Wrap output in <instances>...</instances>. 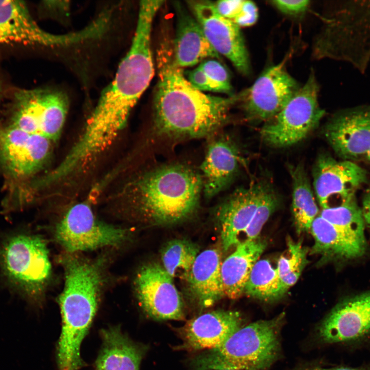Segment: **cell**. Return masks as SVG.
I'll return each mask as SVG.
<instances>
[{
  "label": "cell",
  "instance_id": "6da1fadb",
  "mask_svg": "<svg viewBox=\"0 0 370 370\" xmlns=\"http://www.w3.org/2000/svg\"><path fill=\"white\" fill-rule=\"evenodd\" d=\"M156 52L158 80L154 96V125L160 135L199 138L212 135L226 123L239 96L206 94L194 87L177 66L172 41L164 32Z\"/></svg>",
  "mask_w": 370,
  "mask_h": 370
},
{
  "label": "cell",
  "instance_id": "7a4b0ae2",
  "mask_svg": "<svg viewBox=\"0 0 370 370\" xmlns=\"http://www.w3.org/2000/svg\"><path fill=\"white\" fill-rule=\"evenodd\" d=\"M152 27L147 19L137 21L128 51L86 121L82 138L94 149L104 150L111 145L154 75Z\"/></svg>",
  "mask_w": 370,
  "mask_h": 370
},
{
  "label": "cell",
  "instance_id": "3957f363",
  "mask_svg": "<svg viewBox=\"0 0 370 370\" xmlns=\"http://www.w3.org/2000/svg\"><path fill=\"white\" fill-rule=\"evenodd\" d=\"M202 190L200 174L180 164L154 169L132 184L131 195L139 211L161 224L180 221L197 209Z\"/></svg>",
  "mask_w": 370,
  "mask_h": 370
},
{
  "label": "cell",
  "instance_id": "277c9868",
  "mask_svg": "<svg viewBox=\"0 0 370 370\" xmlns=\"http://www.w3.org/2000/svg\"><path fill=\"white\" fill-rule=\"evenodd\" d=\"M284 315L241 327L218 347L191 361L194 370H264L278 358Z\"/></svg>",
  "mask_w": 370,
  "mask_h": 370
},
{
  "label": "cell",
  "instance_id": "5b68a950",
  "mask_svg": "<svg viewBox=\"0 0 370 370\" xmlns=\"http://www.w3.org/2000/svg\"><path fill=\"white\" fill-rule=\"evenodd\" d=\"M313 53L350 64L362 73L370 63V1L334 5L316 38Z\"/></svg>",
  "mask_w": 370,
  "mask_h": 370
},
{
  "label": "cell",
  "instance_id": "8992f818",
  "mask_svg": "<svg viewBox=\"0 0 370 370\" xmlns=\"http://www.w3.org/2000/svg\"><path fill=\"white\" fill-rule=\"evenodd\" d=\"M0 271L12 290L40 306L51 273L45 240L21 231L7 235L0 242Z\"/></svg>",
  "mask_w": 370,
  "mask_h": 370
},
{
  "label": "cell",
  "instance_id": "52a82bcc",
  "mask_svg": "<svg viewBox=\"0 0 370 370\" xmlns=\"http://www.w3.org/2000/svg\"><path fill=\"white\" fill-rule=\"evenodd\" d=\"M319 90L311 70L305 84L286 105L263 126L260 134L263 141L270 146L282 148L306 138L317 127L325 113L319 104Z\"/></svg>",
  "mask_w": 370,
  "mask_h": 370
},
{
  "label": "cell",
  "instance_id": "ba28073f",
  "mask_svg": "<svg viewBox=\"0 0 370 370\" xmlns=\"http://www.w3.org/2000/svg\"><path fill=\"white\" fill-rule=\"evenodd\" d=\"M127 237L126 230L99 220L85 201L70 207L55 230L57 241L70 253L120 245Z\"/></svg>",
  "mask_w": 370,
  "mask_h": 370
},
{
  "label": "cell",
  "instance_id": "9c48e42d",
  "mask_svg": "<svg viewBox=\"0 0 370 370\" xmlns=\"http://www.w3.org/2000/svg\"><path fill=\"white\" fill-rule=\"evenodd\" d=\"M91 38L89 30L52 34L39 26L23 1H0V44H22L49 48L66 47Z\"/></svg>",
  "mask_w": 370,
  "mask_h": 370
},
{
  "label": "cell",
  "instance_id": "30bf717a",
  "mask_svg": "<svg viewBox=\"0 0 370 370\" xmlns=\"http://www.w3.org/2000/svg\"><path fill=\"white\" fill-rule=\"evenodd\" d=\"M301 87L286 70L285 62L265 70L239 95L247 119L267 121L277 115Z\"/></svg>",
  "mask_w": 370,
  "mask_h": 370
},
{
  "label": "cell",
  "instance_id": "8fae6325",
  "mask_svg": "<svg viewBox=\"0 0 370 370\" xmlns=\"http://www.w3.org/2000/svg\"><path fill=\"white\" fill-rule=\"evenodd\" d=\"M313 187L322 209L338 207L355 197L367 181V173L352 161H337L321 154L313 170Z\"/></svg>",
  "mask_w": 370,
  "mask_h": 370
},
{
  "label": "cell",
  "instance_id": "7c38bea8",
  "mask_svg": "<svg viewBox=\"0 0 370 370\" xmlns=\"http://www.w3.org/2000/svg\"><path fill=\"white\" fill-rule=\"evenodd\" d=\"M194 17L218 53L227 58L242 74L250 72L248 52L240 27L221 16L210 1H188Z\"/></svg>",
  "mask_w": 370,
  "mask_h": 370
},
{
  "label": "cell",
  "instance_id": "4fadbf2b",
  "mask_svg": "<svg viewBox=\"0 0 370 370\" xmlns=\"http://www.w3.org/2000/svg\"><path fill=\"white\" fill-rule=\"evenodd\" d=\"M135 285L139 303L150 317L158 320L183 319L181 298L162 266L155 263L144 265L137 274Z\"/></svg>",
  "mask_w": 370,
  "mask_h": 370
},
{
  "label": "cell",
  "instance_id": "5bb4252c",
  "mask_svg": "<svg viewBox=\"0 0 370 370\" xmlns=\"http://www.w3.org/2000/svg\"><path fill=\"white\" fill-rule=\"evenodd\" d=\"M51 141L10 125L0 131V161L13 177H27L45 163L50 152Z\"/></svg>",
  "mask_w": 370,
  "mask_h": 370
},
{
  "label": "cell",
  "instance_id": "9a60e30c",
  "mask_svg": "<svg viewBox=\"0 0 370 370\" xmlns=\"http://www.w3.org/2000/svg\"><path fill=\"white\" fill-rule=\"evenodd\" d=\"M325 136L335 153L344 160L366 157L370 149V105L340 111L325 127Z\"/></svg>",
  "mask_w": 370,
  "mask_h": 370
},
{
  "label": "cell",
  "instance_id": "2e32d148",
  "mask_svg": "<svg viewBox=\"0 0 370 370\" xmlns=\"http://www.w3.org/2000/svg\"><path fill=\"white\" fill-rule=\"evenodd\" d=\"M325 342L352 341L370 334V291L338 304L318 329Z\"/></svg>",
  "mask_w": 370,
  "mask_h": 370
},
{
  "label": "cell",
  "instance_id": "e0dca14e",
  "mask_svg": "<svg viewBox=\"0 0 370 370\" xmlns=\"http://www.w3.org/2000/svg\"><path fill=\"white\" fill-rule=\"evenodd\" d=\"M269 185L258 181L237 189L219 206L216 214L225 251L240 242L239 236L248 227Z\"/></svg>",
  "mask_w": 370,
  "mask_h": 370
},
{
  "label": "cell",
  "instance_id": "ac0fdd59",
  "mask_svg": "<svg viewBox=\"0 0 370 370\" xmlns=\"http://www.w3.org/2000/svg\"><path fill=\"white\" fill-rule=\"evenodd\" d=\"M235 311L217 310L201 314L180 329L182 347L189 350H208L223 344L242 326Z\"/></svg>",
  "mask_w": 370,
  "mask_h": 370
},
{
  "label": "cell",
  "instance_id": "d6986e66",
  "mask_svg": "<svg viewBox=\"0 0 370 370\" xmlns=\"http://www.w3.org/2000/svg\"><path fill=\"white\" fill-rule=\"evenodd\" d=\"M239 156L236 145L227 136L217 135L210 140L200 166L206 197H213L230 184L238 171Z\"/></svg>",
  "mask_w": 370,
  "mask_h": 370
},
{
  "label": "cell",
  "instance_id": "ffe728a7",
  "mask_svg": "<svg viewBox=\"0 0 370 370\" xmlns=\"http://www.w3.org/2000/svg\"><path fill=\"white\" fill-rule=\"evenodd\" d=\"M175 9L177 25L172 46L176 65L182 68L194 66L208 58L219 59L194 16L178 3Z\"/></svg>",
  "mask_w": 370,
  "mask_h": 370
},
{
  "label": "cell",
  "instance_id": "44dd1931",
  "mask_svg": "<svg viewBox=\"0 0 370 370\" xmlns=\"http://www.w3.org/2000/svg\"><path fill=\"white\" fill-rule=\"evenodd\" d=\"M267 246L259 237L240 241L235 250L221 262L220 272L224 295L239 298L245 288L251 271Z\"/></svg>",
  "mask_w": 370,
  "mask_h": 370
},
{
  "label": "cell",
  "instance_id": "7402d4cb",
  "mask_svg": "<svg viewBox=\"0 0 370 370\" xmlns=\"http://www.w3.org/2000/svg\"><path fill=\"white\" fill-rule=\"evenodd\" d=\"M100 335L102 345L96 370H139L146 350L144 345L132 341L119 326L103 329Z\"/></svg>",
  "mask_w": 370,
  "mask_h": 370
},
{
  "label": "cell",
  "instance_id": "603a6c76",
  "mask_svg": "<svg viewBox=\"0 0 370 370\" xmlns=\"http://www.w3.org/2000/svg\"><path fill=\"white\" fill-rule=\"evenodd\" d=\"M221 256L216 249L199 253L187 279L190 288L202 308L214 305L224 295L220 268Z\"/></svg>",
  "mask_w": 370,
  "mask_h": 370
},
{
  "label": "cell",
  "instance_id": "cb8c5ba5",
  "mask_svg": "<svg viewBox=\"0 0 370 370\" xmlns=\"http://www.w3.org/2000/svg\"><path fill=\"white\" fill-rule=\"evenodd\" d=\"M310 231L314 239L310 253L320 255L321 263L336 258H356L366 251V244L347 235L319 214L312 222Z\"/></svg>",
  "mask_w": 370,
  "mask_h": 370
},
{
  "label": "cell",
  "instance_id": "d4e9b609",
  "mask_svg": "<svg viewBox=\"0 0 370 370\" xmlns=\"http://www.w3.org/2000/svg\"><path fill=\"white\" fill-rule=\"evenodd\" d=\"M69 107L66 94L51 88H37L35 116L39 134L50 141L60 135Z\"/></svg>",
  "mask_w": 370,
  "mask_h": 370
},
{
  "label": "cell",
  "instance_id": "484cf974",
  "mask_svg": "<svg viewBox=\"0 0 370 370\" xmlns=\"http://www.w3.org/2000/svg\"><path fill=\"white\" fill-rule=\"evenodd\" d=\"M292 182V211L298 234L310 231L319 210L302 164L289 168Z\"/></svg>",
  "mask_w": 370,
  "mask_h": 370
},
{
  "label": "cell",
  "instance_id": "4316f807",
  "mask_svg": "<svg viewBox=\"0 0 370 370\" xmlns=\"http://www.w3.org/2000/svg\"><path fill=\"white\" fill-rule=\"evenodd\" d=\"M244 294L250 297L268 302L284 296V291L276 268L268 260H258L254 265Z\"/></svg>",
  "mask_w": 370,
  "mask_h": 370
},
{
  "label": "cell",
  "instance_id": "83f0119b",
  "mask_svg": "<svg viewBox=\"0 0 370 370\" xmlns=\"http://www.w3.org/2000/svg\"><path fill=\"white\" fill-rule=\"evenodd\" d=\"M319 215L347 235L366 244L365 224L355 197L341 206L322 209Z\"/></svg>",
  "mask_w": 370,
  "mask_h": 370
},
{
  "label": "cell",
  "instance_id": "f1b7e54d",
  "mask_svg": "<svg viewBox=\"0 0 370 370\" xmlns=\"http://www.w3.org/2000/svg\"><path fill=\"white\" fill-rule=\"evenodd\" d=\"M199 253L197 246L188 240H172L162 249V267L172 278L187 280Z\"/></svg>",
  "mask_w": 370,
  "mask_h": 370
},
{
  "label": "cell",
  "instance_id": "f546056e",
  "mask_svg": "<svg viewBox=\"0 0 370 370\" xmlns=\"http://www.w3.org/2000/svg\"><path fill=\"white\" fill-rule=\"evenodd\" d=\"M287 245L288 255L281 256L276 267L285 293L295 284L308 264L307 255L309 251L301 241L295 242L290 238L287 239Z\"/></svg>",
  "mask_w": 370,
  "mask_h": 370
},
{
  "label": "cell",
  "instance_id": "4dcf8cb0",
  "mask_svg": "<svg viewBox=\"0 0 370 370\" xmlns=\"http://www.w3.org/2000/svg\"><path fill=\"white\" fill-rule=\"evenodd\" d=\"M279 203V198L269 184L264 193L253 218L244 233L247 239H253L258 237L264 225L277 209Z\"/></svg>",
  "mask_w": 370,
  "mask_h": 370
},
{
  "label": "cell",
  "instance_id": "1f68e13d",
  "mask_svg": "<svg viewBox=\"0 0 370 370\" xmlns=\"http://www.w3.org/2000/svg\"><path fill=\"white\" fill-rule=\"evenodd\" d=\"M204 72L213 81L221 86L226 93L232 92L229 75L226 68L218 61L209 59L205 60L199 66Z\"/></svg>",
  "mask_w": 370,
  "mask_h": 370
},
{
  "label": "cell",
  "instance_id": "d6a6232c",
  "mask_svg": "<svg viewBox=\"0 0 370 370\" xmlns=\"http://www.w3.org/2000/svg\"><path fill=\"white\" fill-rule=\"evenodd\" d=\"M187 79L194 87L200 91L226 93L225 89L212 80L199 66L188 71Z\"/></svg>",
  "mask_w": 370,
  "mask_h": 370
},
{
  "label": "cell",
  "instance_id": "836d02e7",
  "mask_svg": "<svg viewBox=\"0 0 370 370\" xmlns=\"http://www.w3.org/2000/svg\"><path fill=\"white\" fill-rule=\"evenodd\" d=\"M280 12L289 15H299L308 8L310 1L307 0H278L270 1Z\"/></svg>",
  "mask_w": 370,
  "mask_h": 370
},
{
  "label": "cell",
  "instance_id": "e575fe53",
  "mask_svg": "<svg viewBox=\"0 0 370 370\" xmlns=\"http://www.w3.org/2000/svg\"><path fill=\"white\" fill-rule=\"evenodd\" d=\"M258 16L256 5L252 1L244 0L241 10L233 22L239 27L250 26L255 23Z\"/></svg>",
  "mask_w": 370,
  "mask_h": 370
},
{
  "label": "cell",
  "instance_id": "d590c367",
  "mask_svg": "<svg viewBox=\"0 0 370 370\" xmlns=\"http://www.w3.org/2000/svg\"><path fill=\"white\" fill-rule=\"evenodd\" d=\"M244 0H221L213 3L217 11L232 22L240 12Z\"/></svg>",
  "mask_w": 370,
  "mask_h": 370
},
{
  "label": "cell",
  "instance_id": "8d00e7d4",
  "mask_svg": "<svg viewBox=\"0 0 370 370\" xmlns=\"http://www.w3.org/2000/svg\"><path fill=\"white\" fill-rule=\"evenodd\" d=\"M53 17L67 16L70 9L69 4L66 1H47L44 4Z\"/></svg>",
  "mask_w": 370,
  "mask_h": 370
},
{
  "label": "cell",
  "instance_id": "74e56055",
  "mask_svg": "<svg viewBox=\"0 0 370 370\" xmlns=\"http://www.w3.org/2000/svg\"><path fill=\"white\" fill-rule=\"evenodd\" d=\"M365 225L370 227V187L366 191L361 208Z\"/></svg>",
  "mask_w": 370,
  "mask_h": 370
},
{
  "label": "cell",
  "instance_id": "f35d334b",
  "mask_svg": "<svg viewBox=\"0 0 370 370\" xmlns=\"http://www.w3.org/2000/svg\"><path fill=\"white\" fill-rule=\"evenodd\" d=\"M323 370H365V369L340 367H336V368H328V369L323 368Z\"/></svg>",
  "mask_w": 370,
  "mask_h": 370
},
{
  "label": "cell",
  "instance_id": "ab89813d",
  "mask_svg": "<svg viewBox=\"0 0 370 370\" xmlns=\"http://www.w3.org/2000/svg\"><path fill=\"white\" fill-rule=\"evenodd\" d=\"M303 370H323V368L316 367L307 368L304 369Z\"/></svg>",
  "mask_w": 370,
  "mask_h": 370
},
{
  "label": "cell",
  "instance_id": "60d3db41",
  "mask_svg": "<svg viewBox=\"0 0 370 370\" xmlns=\"http://www.w3.org/2000/svg\"><path fill=\"white\" fill-rule=\"evenodd\" d=\"M365 157L370 161V149L368 151Z\"/></svg>",
  "mask_w": 370,
  "mask_h": 370
},
{
  "label": "cell",
  "instance_id": "b9f144b4",
  "mask_svg": "<svg viewBox=\"0 0 370 370\" xmlns=\"http://www.w3.org/2000/svg\"><path fill=\"white\" fill-rule=\"evenodd\" d=\"M223 370H234V369H223Z\"/></svg>",
  "mask_w": 370,
  "mask_h": 370
}]
</instances>
